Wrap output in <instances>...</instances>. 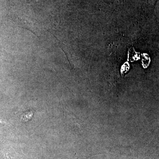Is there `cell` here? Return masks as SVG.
Masks as SVG:
<instances>
[{
	"label": "cell",
	"mask_w": 159,
	"mask_h": 159,
	"mask_svg": "<svg viewBox=\"0 0 159 159\" xmlns=\"http://www.w3.org/2000/svg\"><path fill=\"white\" fill-rule=\"evenodd\" d=\"M33 116V113L32 111L26 112L21 117V121H24V122H26V121L32 119Z\"/></svg>",
	"instance_id": "1"
}]
</instances>
